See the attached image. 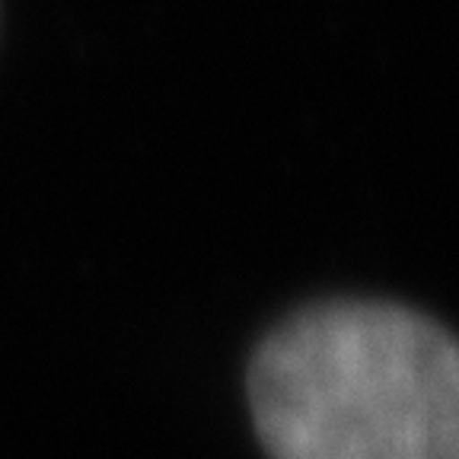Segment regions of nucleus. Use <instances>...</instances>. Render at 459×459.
I'll list each match as a JSON object with an SVG mask.
<instances>
[{"mask_svg": "<svg viewBox=\"0 0 459 459\" xmlns=\"http://www.w3.org/2000/svg\"><path fill=\"white\" fill-rule=\"evenodd\" d=\"M274 459H459L450 335L386 303H332L281 325L252 364Z\"/></svg>", "mask_w": 459, "mask_h": 459, "instance_id": "1", "label": "nucleus"}]
</instances>
